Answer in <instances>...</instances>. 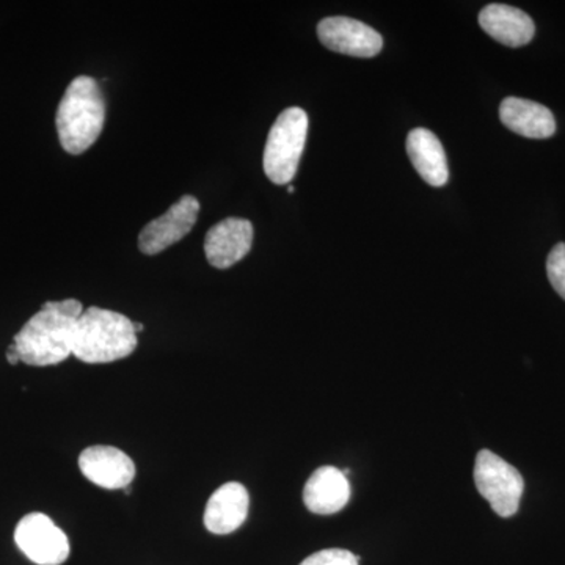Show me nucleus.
Segmentation results:
<instances>
[{"mask_svg": "<svg viewBox=\"0 0 565 565\" xmlns=\"http://www.w3.org/2000/svg\"><path fill=\"white\" fill-rule=\"evenodd\" d=\"M139 345L131 319L104 308L90 307L77 319L73 355L81 362L102 364L131 355Z\"/></svg>", "mask_w": 565, "mask_h": 565, "instance_id": "7ed1b4c3", "label": "nucleus"}, {"mask_svg": "<svg viewBox=\"0 0 565 565\" xmlns=\"http://www.w3.org/2000/svg\"><path fill=\"white\" fill-rule=\"evenodd\" d=\"M500 118L505 128L527 139H548L556 132L552 110L530 99L505 98L501 103Z\"/></svg>", "mask_w": 565, "mask_h": 565, "instance_id": "4468645a", "label": "nucleus"}, {"mask_svg": "<svg viewBox=\"0 0 565 565\" xmlns=\"http://www.w3.org/2000/svg\"><path fill=\"white\" fill-rule=\"evenodd\" d=\"M318 36L327 50L352 57H374L384 47L381 33L351 18H326L319 22Z\"/></svg>", "mask_w": 565, "mask_h": 565, "instance_id": "6e6552de", "label": "nucleus"}, {"mask_svg": "<svg viewBox=\"0 0 565 565\" xmlns=\"http://www.w3.org/2000/svg\"><path fill=\"white\" fill-rule=\"evenodd\" d=\"M546 275L553 289L565 300V244L555 245L546 259Z\"/></svg>", "mask_w": 565, "mask_h": 565, "instance_id": "dca6fc26", "label": "nucleus"}, {"mask_svg": "<svg viewBox=\"0 0 565 565\" xmlns=\"http://www.w3.org/2000/svg\"><path fill=\"white\" fill-rule=\"evenodd\" d=\"M14 542L33 564L61 565L68 559L70 542L61 527L50 516L25 515L14 531Z\"/></svg>", "mask_w": 565, "mask_h": 565, "instance_id": "423d86ee", "label": "nucleus"}, {"mask_svg": "<svg viewBox=\"0 0 565 565\" xmlns=\"http://www.w3.org/2000/svg\"><path fill=\"white\" fill-rule=\"evenodd\" d=\"M407 152L416 172L427 184L441 188L449 180L448 159L444 145L429 129H414L407 137Z\"/></svg>", "mask_w": 565, "mask_h": 565, "instance_id": "2eb2a0df", "label": "nucleus"}, {"mask_svg": "<svg viewBox=\"0 0 565 565\" xmlns=\"http://www.w3.org/2000/svg\"><path fill=\"white\" fill-rule=\"evenodd\" d=\"M106 120V103L98 82L88 76L76 77L57 110V132L63 150L73 156L90 150L102 136Z\"/></svg>", "mask_w": 565, "mask_h": 565, "instance_id": "f03ea898", "label": "nucleus"}, {"mask_svg": "<svg viewBox=\"0 0 565 565\" xmlns=\"http://www.w3.org/2000/svg\"><path fill=\"white\" fill-rule=\"evenodd\" d=\"M7 362L10 364H18L21 362L20 352H18L17 344H10L9 349H7Z\"/></svg>", "mask_w": 565, "mask_h": 565, "instance_id": "a211bd4d", "label": "nucleus"}, {"mask_svg": "<svg viewBox=\"0 0 565 565\" xmlns=\"http://www.w3.org/2000/svg\"><path fill=\"white\" fill-rule=\"evenodd\" d=\"M300 565H359V556L349 550L329 548L308 556Z\"/></svg>", "mask_w": 565, "mask_h": 565, "instance_id": "f3484780", "label": "nucleus"}, {"mask_svg": "<svg viewBox=\"0 0 565 565\" xmlns=\"http://www.w3.org/2000/svg\"><path fill=\"white\" fill-rule=\"evenodd\" d=\"M349 500H351V484L348 476L338 468H318L305 484L303 503L313 514H337L343 511Z\"/></svg>", "mask_w": 565, "mask_h": 565, "instance_id": "f8f14e48", "label": "nucleus"}, {"mask_svg": "<svg viewBox=\"0 0 565 565\" xmlns=\"http://www.w3.org/2000/svg\"><path fill=\"white\" fill-rule=\"evenodd\" d=\"M288 191H289V193H294V191H296V189H294V185H289Z\"/></svg>", "mask_w": 565, "mask_h": 565, "instance_id": "aec40b11", "label": "nucleus"}, {"mask_svg": "<svg viewBox=\"0 0 565 565\" xmlns=\"http://www.w3.org/2000/svg\"><path fill=\"white\" fill-rule=\"evenodd\" d=\"M253 225L245 218L230 217L212 226L204 239L207 263L215 269H228L243 262L252 250Z\"/></svg>", "mask_w": 565, "mask_h": 565, "instance_id": "9d476101", "label": "nucleus"}, {"mask_svg": "<svg viewBox=\"0 0 565 565\" xmlns=\"http://www.w3.org/2000/svg\"><path fill=\"white\" fill-rule=\"evenodd\" d=\"M479 24L487 35L509 47L525 46L534 39L535 25L530 14L504 3H490L479 13Z\"/></svg>", "mask_w": 565, "mask_h": 565, "instance_id": "ddd939ff", "label": "nucleus"}, {"mask_svg": "<svg viewBox=\"0 0 565 565\" xmlns=\"http://www.w3.org/2000/svg\"><path fill=\"white\" fill-rule=\"evenodd\" d=\"M134 329H136L137 333L143 332L145 326L140 322H134Z\"/></svg>", "mask_w": 565, "mask_h": 565, "instance_id": "6ab92c4d", "label": "nucleus"}, {"mask_svg": "<svg viewBox=\"0 0 565 565\" xmlns=\"http://www.w3.org/2000/svg\"><path fill=\"white\" fill-rule=\"evenodd\" d=\"M84 313L79 300L47 302L22 327L13 343L21 362L31 366H54L73 355L74 330Z\"/></svg>", "mask_w": 565, "mask_h": 565, "instance_id": "f257e3e1", "label": "nucleus"}, {"mask_svg": "<svg viewBox=\"0 0 565 565\" xmlns=\"http://www.w3.org/2000/svg\"><path fill=\"white\" fill-rule=\"evenodd\" d=\"M82 475L107 490L126 489L136 478L131 457L114 446H90L79 456Z\"/></svg>", "mask_w": 565, "mask_h": 565, "instance_id": "1a4fd4ad", "label": "nucleus"}, {"mask_svg": "<svg viewBox=\"0 0 565 565\" xmlns=\"http://www.w3.org/2000/svg\"><path fill=\"white\" fill-rule=\"evenodd\" d=\"M308 115L300 107H289L275 120L264 150V172L274 184H289L299 169L307 141Z\"/></svg>", "mask_w": 565, "mask_h": 565, "instance_id": "20e7f679", "label": "nucleus"}, {"mask_svg": "<svg viewBox=\"0 0 565 565\" xmlns=\"http://www.w3.org/2000/svg\"><path fill=\"white\" fill-rule=\"evenodd\" d=\"M250 497L239 482H226L211 494L204 511V526L212 534L226 535L244 525Z\"/></svg>", "mask_w": 565, "mask_h": 565, "instance_id": "9b49d317", "label": "nucleus"}, {"mask_svg": "<svg viewBox=\"0 0 565 565\" xmlns=\"http://www.w3.org/2000/svg\"><path fill=\"white\" fill-rule=\"evenodd\" d=\"M200 214V202L192 195L181 196L161 217L141 230L139 248L145 255H158L188 236Z\"/></svg>", "mask_w": 565, "mask_h": 565, "instance_id": "0eeeda50", "label": "nucleus"}, {"mask_svg": "<svg viewBox=\"0 0 565 565\" xmlns=\"http://www.w3.org/2000/svg\"><path fill=\"white\" fill-rule=\"evenodd\" d=\"M475 482L498 515L509 519L516 514L525 481L515 467L489 449H482L476 456Z\"/></svg>", "mask_w": 565, "mask_h": 565, "instance_id": "39448f33", "label": "nucleus"}]
</instances>
